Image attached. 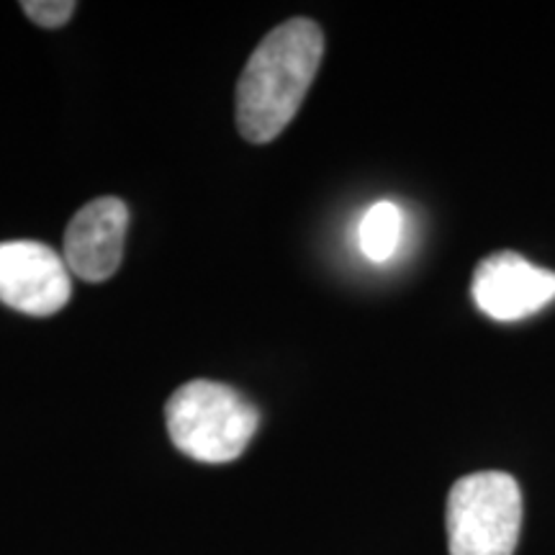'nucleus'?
Returning a JSON list of instances; mask_svg holds the SVG:
<instances>
[{"label": "nucleus", "instance_id": "39448f33", "mask_svg": "<svg viewBox=\"0 0 555 555\" xmlns=\"http://www.w3.org/2000/svg\"><path fill=\"white\" fill-rule=\"evenodd\" d=\"M470 296L494 322H519L555 298V273L517 253H494L478 262Z\"/></svg>", "mask_w": 555, "mask_h": 555}, {"label": "nucleus", "instance_id": "f257e3e1", "mask_svg": "<svg viewBox=\"0 0 555 555\" xmlns=\"http://www.w3.org/2000/svg\"><path fill=\"white\" fill-rule=\"evenodd\" d=\"M322 57L324 34L309 18H291L260 41L237 82V129L247 142H273L288 127Z\"/></svg>", "mask_w": 555, "mask_h": 555}, {"label": "nucleus", "instance_id": "20e7f679", "mask_svg": "<svg viewBox=\"0 0 555 555\" xmlns=\"http://www.w3.org/2000/svg\"><path fill=\"white\" fill-rule=\"evenodd\" d=\"M73 296L65 258L31 240L0 242V301L29 317H52Z\"/></svg>", "mask_w": 555, "mask_h": 555}, {"label": "nucleus", "instance_id": "f03ea898", "mask_svg": "<svg viewBox=\"0 0 555 555\" xmlns=\"http://www.w3.org/2000/svg\"><path fill=\"white\" fill-rule=\"evenodd\" d=\"M165 420L172 446L208 466L237 461L260 427L258 406L245 393L206 378L180 386L165 406Z\"/></svg>", "mask_w": 555, "mask_h": 555}, {"label": "nucleus", "instance_id": "423d86ee", "mask_svg": "<svg viewBox=\"0 0 555 555\" xmlns=\"http://www.w3.org/2000/svg\"><path fill=\"white\" fill-rule=\"evenodd\" d=\"M129 208L121 198L90 201L69 219L65 232V262L69 273L88 283H103L121 266Z\"/></svg>", "mask_w": 555, "mask_h": 555}, {"label": "nucleus", "instance_id": "0eeeda50", "mask_svg": "<svg viewBox=\"0 0 555 555\" xmlns=\"http://www.w3.org/2000/svg\"><path fill=\"white\" fill-rule=\"evenodd\" d=\"M401 229H404L401 208L391 201H376L360 221V249L365 258L373 262L393 258L401 242Z\"/></svg>", "mask_w": 555, "mask_h": 555}, {"label": "nucleus", "instance_id": "7ed1b4c3", "mask_svg": "<svg viewBox=\"0 0 555 555\" xmlns=\"http://www.w3.org/2000/svg\"><path fill=\"white\" fill-rule=\"evenodd\" d=\"M522 491L509 474L481 470L457 478L448 494L450 555H515Z\"/></svg>", "mask_w": 555, "mask_h": 555}, {"label": "nucleus", "instance_id": "6e6552de", "mask_svg": "<svg viewBox=\"0 0 555 555\" xmlns=\"http://www.w3.org/2000/svg\"><path fill=\"white\" fill-rule=\"evenodd\" d=\"M21 9L41 29H60V26H65L73 18L78 5L73 0H24Z\"/></svg>", "mask_w": 555, "mask_h": 555}]
</instances>
